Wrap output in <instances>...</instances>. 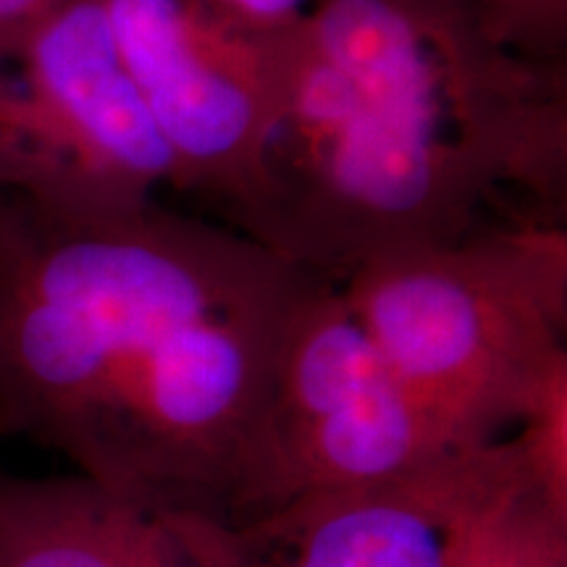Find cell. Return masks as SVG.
<instances>
[{
    "label": "cell",
    "mask_w": 567,
    "mask_h": 567,
    "mask_svg": "<svg viewBox=\"0 0 567 567\" xmlns=\"http://www.w3.org/2000/svg\"><path fill=\"white\" fill-rule=\"evenodd\" d=\"M318 281L158 197L66 205L0 187V436L155 513L231 523Z\"/></svg>",
    "instance_id": "cell-1"
},
{
    "label": "cell",
    "mask_w": 567,
    "mask_h": 567,
    "mask_svg": "<svg viewBox=\"0 0 567 567\" xmlns=\"http://www.w3.org/2000/svg\"><path fill=\"white\" fill-rule=\"evenodd\" d=\"M513 203L565 218L567 63L513 51L471 0H313L287 27L247 237L342 281Z\"/></svg>",
    "instance_id": "cell-2"
},
{
    "label": "cell",
    "mask_w": 567,
    "mask_h": 567,
    "mask_svg": "<svg viewBox=\"0 0 567 567\" xmlns=\"http://www.w3.org/2000/svg\"><path fill=\"white\" fill-rule=\"evenodd\" d=\"M375 350L463 446L496 442L567 365V231L507 221L337 281Z\"/></svg>",
    "instance_id": "cell-3"
},
{
    "label": "cell",
    "mask_w": 567,
    "mask_h": 567,
    "mask_svg": "<svg viewBox=\"0 0 567 567\" xmlns=\"http://www.w3.org/2000/svg\"><path fill=\"white\" fill-rule=\"evenodd\" d=\"M484 446V444H481ZM463 446L375 350L337 281H318L284 339L245 515L402 484Z\"/></svg>",
    "instance_id": "cell-4"
},
{
    "label": "cell",
    "mask_w": 567,
    "mask_h": 567,
    "mask_svg": "<svg viewBox=\"0 0 567 567\" xmlns=\"http://www.w3.org/2000/svg\"><path fill=\"white\" fill-rule=\"evenodd\" d=\"M0 187L66 205L147 200L182 172L101 0H61L0 48Z\"/></svg>",
    "instance_id": "cell-5"
},
{
    "label": "cell",
    "mask_w": 567,
    "mask_h": 567,
    "mask_svg": "<svg viewBox=\"0 0 567 567\" xmlns=\"http://www.w3.org/2000/svg\"><path fill=\"white\" fill-rule=\"evenodd\" d=\"M113 42L182 172V193L247 231L266 189L287 27L216 0H101Z\"/></svg>",
    "instance_id": "cell-6"
},
{
    "label": "cell",
    "mask_w": 567,
    "mask_h": 567,
    "mask_svg": "<svg viewBox=\"0 0 567 567\" xmlns=\"http://www.w3.org/2000/svg\"><path fill=\"white\" fill-rule=\"evenodd\" d=\"M523 467L515 442H488L402 484L289 507L243 530L287 549L276 567H455L481 509Z\"/></svg>",
    "instance_id": "cell-7"
},
{
    "label": "cell",
    "mask_w": 567,
    "mask_h": 567,
    "mask_svg": "<svg viewBox=\"0 0 567 567\" xmlns=\"http://www.w3.org/2000/svg\"><path fill=\"white\" fill-rule=\"evenodd\" d=\"M0 567H250L239 528L142 507L80 476L0 467Z\"/></svg>",
    "instance_id": "cell-8"
},
{
    "label": "cell",
    "mask_w": 567,
    "mask_h": 567,
    "mask_svg": "<svg viewBox=\"0 0 567 567\" xmlns=\"http://www.w3.org/2000/svg\"><path fill=\"white\" fill-rule=\"evenodd\" d=\"M455 567H567V513L523 467L481 509Z\"/></svg>",
    "instance_id": "cell-9"
},
{
    "label": "cell",
    "mask_w": 567,
    "mask_h": 567,
    "mask_svg": "<svg viewBox=\"0 0 567 567\" xmlns=\"http://www.w3.org/2000/svg\"><path fill=\"white\" fill-rule=\"evenodd\" d=\"M517 423L515 444L528 478L567 513V365L551 373Z\"/></svg>",
    "instance_id": "cell-10"
},
{
    "label": "cell",
    "mask_w": 567,
    "mask_h": 567,
    "mask_svg": "<svg viewBox=\"0 0 567 567\" xmlns=\"http://www.w3.org/2000/svg\"><path fill=\"white\" fill-rule=\"evenodd\" d=\"M486 27L513 51L567 63V0H471Z\"/></svg>",
    "instance_id": "cell-11"
},
{
    "label": "cell",
    "mask_w": 567,
    "mask_h": 567,
    "mask_svg": "<svg viewBox=\"0 0 567 567\" xmlns=\"http://www.w3.org/2000/svg\"><path fill=\"white\" fill-rule=\"evenodd\" d=\"M234 17L250 21L255 27H287L308 11L313 0H216Z\"/></svg>",
    "instance_id": "cell-12"
},
{
    "label": "cell",
    "mask_w": 567,
    "mask_h": 567,
    "mask_svg": "<svg viewBox=\"0 0 567 567\" xmlns=\"http://www.w3.org/2000/svg\"><path fill=\"white\" fill-rule=\"evenodd\" d=\"M61 0H0V48L21 38Z\"/></svg>",
    "instance_id": "cell-13"
}]
</instances>
